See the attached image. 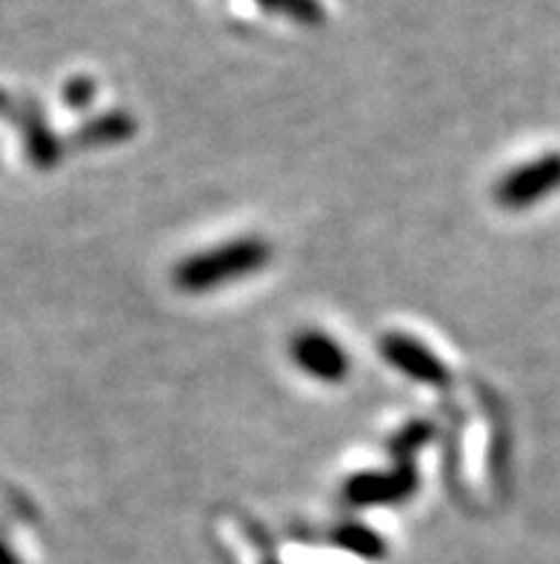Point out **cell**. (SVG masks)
I'll use <instances>...</instances> for the list:
<instances>
[{"label":"cell","instance_id":"cell-1","mask_svg":"<svg viewBox=\"0 0 560 564\" xmlns=\"http://www.w3.org/2000/svg\"><path fill=\"white\" fill-rule=\"evenodd\" d=\"M270 258L272 247L263 238H234V241L220 243V247H212V250L184 258L175 267L172 279H175L178 290H184V293L204 295L232 284V281L255 275V272H261L263 267L270 264Z\"/></svg>","mask_w":560,"mask_h":564},{"label":"cell","instance_id":"cell-2","mask_svg":"<svg viewBox=\"0 0 560 564\" xmlns=\"http://www.w3.org/2000/svg\"><path fill=\"white\" fill-rule=\"evenodd\" d=\"M560 189V152L532 158L495 184V200L504 209H529Z\"/></svg>","mask_w":560,"mask_h":564},{"label":"cell","instance_id":"cell-3","mask_svg":"<svg viewBox=\"0 0 560 564\" xmlns=\"http://www.w3.org/2000/svg\"><path fill=\"white\" fill-rule=\"evenodd\" d=\"M292 358L295 365L323 384H341L349 376V356L341 344L320 329H304L292 341Z\"/></svg>","mask_w":560,"mask_h":564},{"label":"cell","instance_id":"cell-4","mask_svg":"<svg viewBox=\"0 0 560 564\" xmlns=\"http://www.w3.org/2000/svg\"><path fill=\"white\" fill-rule=\"evenodd\" d=\"M381 352L395 370L409 376L411 381L429 387H443L449 381V370L438 361L429 347L418 341V338L404 336V333H389L381 338Z\"/></svg>","mask_w":560,"mask_h":564},{"label":"cell","instance_id":"cell-5","mask_svg":"<svg viewBox=\"0 0 560 564\" xmlns=\"http://www.w3.org/2000/svg\"><path fill=\"white\" fill-rule=\"evenodd\" d=\"M415 490V473L397 467V473H363L347 485V499L352 505H392Z\"/></svg>","mask_w":560,"mask_h":564},{"label":"cell","instance_id":"cell-6","mask_svg":"<svg viewBox=\"0 0 560 564\" xmlns=\"http://www.w3.org/2000/svg\"><path fill=\"white\" fill-rule=\"evenodd\" d=\"M334 539H338V544H341V547H347V551L358 553V556L375 558V556H381V553H383V542H381V539H377L375 533H372V530L358 528V524H352V528L341 530V533H338V536H334Z\"/></svg>","mask_w":560,"mask_h":564}]
</instances>
